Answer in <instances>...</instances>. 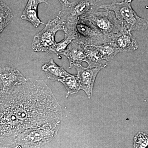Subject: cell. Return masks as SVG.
<instances>
[{"label":"cell","instance_id":"1","mask_svg":"<svg viewBox=\"0 0 148 148\" xmlns=\"http://www.w3.org/2000/svg\"><path fill=\"white\" fill-rule=\"evenodd\" d=\"M0 95L1 148H9L15 137L27 129L61 122L63 119L61 106L42 80L27 78Z\"/></svg>","mask_w":148,"mask_h":148},{"label":"cell","instance_id":"7","mask_svg":"<svg viewBox=\"0 0 148 148\" xmlns=\"http://www.w3.org/2000/svg\"><path fill=\"white\" fill-rule=\"evenodd\" d=\"M85 18L108 37L118 34L123 29L114 12L109 10L91 12Z\"/></svg>","mask_w":148,"mask_h":148},{"label":"cell","instance_id":"19","mask_svg":"<svg viewBox=\"0 0 148 148\" xmlns=\"http://www.w3.org/2000/svg\"><path fill=\"white\" fill-rule=\"evenodd\" d=\"M148 148V134L142 132H138L133 139V148Z\"/></svg>","mask_w":148,"mask_h":148},{"label":"cell","instance_id":"6","mask_svg":"<svg viewBox=\"0 0 148 148\" xmlns=\"http://www.w3.org/2000/svg\"><path fill=\"white\" fill-rule=\"evenodd\" d=\"M74 40L86 46H99L108 42V37L104 35L88 19L79 18L75 29Z\"/></svg>","mask_w":148,"mask_h":148},{"label":"cell","instance_id":"5","mask_svg":"<svg viewBox=\"0 0 148 148\" xmlns=\"http://www.w3.org/2000/svg\"><path fill=\"white\" fill-rule=\"evenodd\" d=\"M59 31H63V25L57 16L48 21L44 28L34 36L32 44L34 51L51 53L57 43L56 34Z\"/></svg>","mask_w":148,"mask_h":148},{"label":"cell","instance_id":"13","mask_svg":"<svg viewBox=\"0 0 148 148\" xmlns=\"http://www.w3.org/2000/svg\"><path fill=\"white\" fill-rule=\"evenodd\" d=\"M85 54L84 62L87 63L88 68L103 69L108 65V61L103 59L95 46H85Z\"/></svg>","mask_w":148,"mask_h":148},{"label":"cell","instance_id":"2","mask_svg":"<svg viewBox=\"0 0 148 148\" xmlns=\"http://www.w3.org/2000/svg\"><path fill=\"white\" fill-rule=\"evenodd\" d=\"M105 4L102 0H75L67 4H61V9L57 16L63 24V32L74 30L79 18L102 9Z\"/></svg>","mask_w":148,"mask_h":148},{"label":"cell","instance_id":"21","mask_svg":"<svg viewBox=\"0 0 148 148\" xmlns=\"http://www.w3.org/2000/svg\"><path fill=\"white\" fill-rule=\"evenodd\" d=\"M134 0H125L124 1L128 3H131Z\"/></svg>","mask_w":148,"mask_h":148},{"label":"cell","instance_id":"3","mask_svg":"<svg viewBox=\"0 0 148 148\" xmlns=\"http://www.w3.org/2000/svg\"><path fill=\"white\" fill-rule=\"evenodd\" d=\"M61 123H49L27 129L15 137L9 148H41L57 135Z\"/></svg>","mask_w":148,"mask_h":148},{"label":"cell","instance_id":"12","mask_svg":"<svg viewBox=\"0 0 148 148\" xmlns=\"http://www.w3.org/2000/svg\"><path fill=\"white\" fill-rule=\"evenodd\" d=\"M42 3L48 4L47 0H28L21 14V18L29 21L36 28L38 27L41 24H44L38 16V7L40 4Z\"/></svg>","mask_w":148,"mask_h":148},{"label":"cell","instance_id":"18","mask_svg":"<svg viewBox=\"0 0 148 148\" xmlns=\"http://www.w3.org/2000/svg\"><path fill=\"white\" fill-rule=\"evenodd\" d=\"M74 39L75 37L73 35H64V39L60 42H57L52 49L51 53L61 55Z\"/></svg>","mask_w":148,"mask_h":148},{"label":"cell","instance_id":"8","mask_svg":"<svg viewBox=\"0 0 148 148\" xmlns=\"http://www.w3.org/2000/svg\"><path fill=\"white\" fill-rule=\"evenodd\" d=\"M27 79L17 69L8 66H1L0 93L8 92L24 84Z\"/></svg>","mask_w":148,"mask_h":148},{"label":"cell","instance_id":"9","mask_svg":"<svg viewBox=\"0 0 148 148\" xmlns=\"http://www.w3.org/2000/svg\"><path fill=\"white\" fill-rule=\"evenodd\" d=\"M80 84V90L84 91L88 99L92 97L94 83L97 75L102 69L83 67L81 64L75 66Z\"/></svg>","mask_w":148,"mask_h":148},{"label":"cell","instance_id":"11","mask_svg":"<svg viewBox=\"0 0 148 148\" xmlns=\"http://www.w3.org/2000/svg\"><path fill=\"white\" fill-rule=\"evenodd\" d=\"M85 46L74 40L61 54L66 56L69 60L70 69L84 62L85 58Z\"/></svg>","mask_w":148,"mask_h":148},{"label":"cell","instance_id":"16","mask_svg":"<svg viewBox=\"0 0 148 148\" xmlns=\"http://www.w3.org/2000/svg\"><path fill=\"white\" fill-rule=\"evenodd\" d=\"M95 47L103 59L107 61L112 60L118 53L121 52L118 48L111 42H107Z\"/></svg>","mask_w":148,"mask_h":148},{"label":"cell","instance_id":"14","mask_svg":"<svg viewBox=\"0 0 148 148\" xmlns=\"http://www.w3.org/2000/svg\"><path fill=\"white\" fill-rule=\"evenodd\" d=\"M41 69L45 73L47 78L53 82H58L70 74L63 67L56 64L53 59L44 64Z\"/></svg>","mask_w":148,"mask_h":148},{"label":"cell","instance_id":"20","mask_svg":"<svg viewBox=\"0 0 148 148\" xmlns=\"http://www.w3.org/2000/svg\"><path fill=\"white\" fill-rule=\"evenodd\" d=\"M61 4H69L71 2L69 1V0H58Z\"/></svg>","mask_w":148,"mask_h":148},{"label":"cell","instance_id":"10","mask_svg":"<svg viewBox=\"0 0 148 148\" xmlns=\"http://www.w3.org/2000/svg\"><path fill=\"white\" fill-rule=\"evenodd\" d=\"M114 45L121 52H133L139 47L138 42L131 32L123 29L118 33L108 37V42Z\"/></svg>","mask_w":148,"mask_h":148},{"label":"cell","instance_id":"22","mask_svg":"<svg viewBox=\"0 0 148 148\" xmlns=\"http://www.w3.org/2000/svg\"></svg>","mask_w":148,"mask_h":148},{"label":"cell","instance_id":"15","mask_svg":"<svg viewBox=\"0 0 148 148\" xmlns=\"http://www.w3.org/2000/svg\"><path fill=\"white\" fill-rule=\"evenodd\" d=\"M58 82L64 85L67 90L66 98H68L70 95L77 93L80 90V84L78 77L77 75L70 74L67 76L59 80Z\"/></svg>","mask_w":148,"mask_h":148},{"label":"cell","instance_id":"4","mask_svg":"<svg viewBox=\"0 0 148 148\" xmlns=\"http://www.w3.org/2000/svg\"><path fill=\"white\" fill-rule=\"evenodd\" d=\"M102 9L113 11L123 29L130 32L144 31L148 28V21L142 18L132 8L131 3L112 0L110 4H105Z\"/></svg>","mask_w":148,"mask_h":148},{"label":"cell","instance_id":"17","mask_svg":"<svg viewBox=\"0 0 148 148\" xmlns=\"http://www.w3.org/2000/svg\"><path fill=\"white\" fill-rule=\"evenodd\" d=\"M12 10L6 4L0 3V32H3L13 18Z\"/></svg>","mask_w":148,"mask_h":148}]
</instances>
